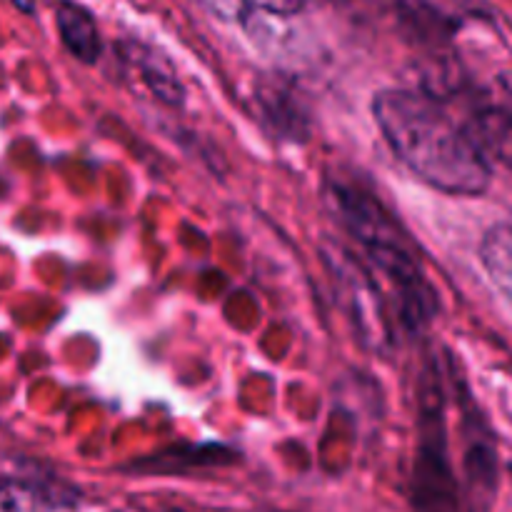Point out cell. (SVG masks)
Returning <instances> with one entry per match:
<instances>
[{"mask_svg":"<svg viewBox=\"0 0 512 512\" xmlns=\"http://www.w3.org/2000/svg\"><path fill=\"white\" fill-rule=\"evenodd\" d=\"M373 115L395 158L425 185L465 198L488 190L490 158L470 125L458 123L438 95L385 88L373 98Z\"/></svg>","mask_w":512,"mask_h":512,"instance_id":"1","label":"cell"},{"mask_svg":"<svg viewBox=\"0 0 512 512\" xmlns=\"http://www.w3.org/2000/svg\"><path fill=\"white\" fill-rule=\"evenodd\" d=\"M410 503L415 512H468L458 475L450 463L448 430L440 385L433 373H425L423 398H420L418 450H415L413 478H410Z\"/></svg>","mask_w":512,"mask_h":512,"instance_id":"2","label":"cell"},{"mask_svg":"<svg viewBox=\"0 0 512 512\" xmlns=\"http://www.w3.org/2000/svg\"><path fill=\"white\" fill-rule=\"evenodd\" d=\"M333 270L335 280L340 285V293L348 295L353 318L358 320V330L363 333L365 343L370 348H383L390 340L388 330V310L385 300L380 298V283L373 270L365 265V260L350 258L348 250L338 248L325 255Z\"/></svg>","mask_w":512,"mask_h":512,"instance_id":"3","label":"cell"},{"mask_svg":"<svg viewBox=\"0 0 512 512\" xmlns=\"http://www.w3.org/2000/svg\"><path fill=\"white\" fill-rule=\"evenodd\" d=\"M235 460H238V453L225 445H178V448L138 460L125 470L138 475H185L193 470L220 468V465H230Z\"/></svg>","mask_w":512,"mask_h":512,"instance_id":"4","label":"cell"},{"mask_svg":"<svg viewBox=\"0 0 512 512\" xmlns=\"http://www.w3.org/2000/svg\"><path fill=\"white\" fill-rule=\"evenodd\" d=\"M75 493L28 478H0V512H65Z\"/></svg>","mask_w":512,"mask_h":512,"instance_id":"5","label":"cell"},{"mask_svg":"<svg viewBox=\"0 0 512 512\" xmlns=\"http://www.w3.org/2000/svg\"><path fill=\"white\" fill-rule=\"evenodd\" d=\"M55 25L63 45L75 60L85 65H95L103 53V40H100L98 23H95L93 13L83 8L73 0H63L55 8Z\"/></svg>","mask_w":512,"mask_h":512,"instance_id":"6","label":"cell"},{"mask_svg":"<svg viewBox=\"0 0 512 512\" xmlns=\"http://www.w3.org/2000/svg\"><path fill=\"white\" fill-rule=\"evenodd\" d=\"M260 110L265 113V120L278 130L280 135L293 140L308 138V115L300 110V103L295 100V93L285 88L278 80H263L255 90Z\"/></svg>","mask_w":512,"mask_h":512,"instance_id":"7","label":"cell"},{"mask_svg":"<svg viewBox=\"0 0 512 512\" xmlns=\"http://www.w3.org/2000/svg\"><path fill=\"white\" fill-rule=\"evenodd\" d=\"M470 130L483 145L485 155L512 170V108L510 105H485L470 120Z\"/></svg>","mask_w":512,"mask_h":512,"instance_id":"8","label":"cell"},{"mask_svg":"<svg viewBox=\"0 0 512 512\" xmlns=\"http://www.w3.org/2000/svg\"><path fill=\"white\" fill-rule=\"evenodd\" d=\"M135 65H138L143 83L148 85L150 93H153L160 103L170 105V108L183 105L185 88L165 55L155 53V50L150 48H138V53H135Z\"/></svg>","mask_w":512,"mask_h":512,"instance_id":"9","label":"cell"},{"mask_svg":"<svg viewBox=\"0 0 512 512\" xmlns=\"http://www.w3.org/2000/svg\"><path fill=\"white\" fill-rule=\"evenodd\" d=\"M195 3L208 10L210 15H215V18L228 20V23L243 20L245 13H248V3L245 0H195Z\"/></svg>","mask_w":512,"mask_h":512,"instance_id":"10","label":"cell"},{"mask_svg":"<svg viewBox=\"0 0 512 512\" xmlns=\"http://www.w3.org/2000/svg\"><path fill=\"white\" fill-rule=\"evenodd\" d=\"M245 3L258 5L273 15H293L303 8V0H245Z\"/></svg>","mask_w":512,"mask_h":512,"instance_id":"11","label":"cell"},{"mask_svg":"<svg viewBox=\"0 0 512 512\" xmlns=\"http://www.w3.org/2000/svg\"><path fill=\"white\" fill-rule=\"evenodd\" d=\"M15 5H18L20 10H25V13H33V0H13Z\"/></svg>","mask_w":512,"mask_h":512,"instance_id":"12","label":"cell"},{"mask_svg":"<svg viewBox=\"0 0 512 512\" xmlns=\"http://www.w3.org/2000/svg\"><path fill=\"white\" fill-rule=\"evenodd\" d=\"M173 512H180V510H173Z\"/></svg>","mask_w":512,"mask_h":512,"instance_id":"13","label":"cell"}]
</instances>
